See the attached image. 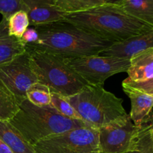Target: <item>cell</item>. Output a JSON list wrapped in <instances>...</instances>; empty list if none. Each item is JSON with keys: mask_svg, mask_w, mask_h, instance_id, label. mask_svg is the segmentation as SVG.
Here are the masks:
<instances>
[{"mask_svg": "<svg viewBox=\"0 0 153 153\" xmlns=\"http://www.w3.org/2000/svg\"><path fill=\"white\" fill-rule=\"evenodd\" d=\"M9 122L33 146L50 136L89 126L84 121L62 116L51 105H34L27 99L19 104V110Z\"/></svg>", "mask_w": 153, "mask_h": 153, "instance_id": "obj_3", "label": "cell"}, {"mask_svg": "<svg viewBox=\"0 0 153 153\" xmlns=\"http://www.w3.org/2000/svg\"><path fill=\"white\" fill-rule=\"evenodd\" d=\"M26 49L37 82L48 87L51 92L68 97L89 85L71 68L67 58L43 51Z\"/></svg>", "mask_w": 153, "mask_h": 153, "instance_id": "obj_4", "label": "cell"}, {"mask_svg": "<svg viewBox=\"0 0 153 153\" xmlns=\"http://www.w3.org/2000/svg\"><path fill=\"white\" fill-rule=\"evenodd\" d=\"M124 0H109V3H112V4H121Z\"/></svg>", "mask_w": 153, "mask_h": 153, "instance_id": "obj_28", "label": "cell"}, {"mask_svg": "<svg viewBox=\"0 0 153 153\" xmlns=\"http://www.w3.org/2000/svg\"><path fill=\"white\" fill-rule=\"evenodd\" d=\"M67 63L89 85L102 86L106 79L115 74L127 72L130 60L96 55L67 58Z\"/></svg>", "mask_w": 153, "mask_h": 153, "instance_id": "obj_7", "label": "cell"}, {"mask_svg": "<svg viewBox=\"0 0 153 153\" xmlns=\"http://www.w3.org/2000/svg\"><path fill=\"white\" fill-rule=\"evenodd\" d=\"M34 27L39 34L38 40L27 45L26 49L50 52L64 58L100 55L113 44L66 20Z\"/></svg>", "mask_w": 153, "mask_h": 153, "instance_id": "obj_1", "label": "cell"}, {"mask_svg": "<svg viewBox=\"0 0 153 153\" xmlns=\"http://www.w3.org/2000/svg\"><path fill=\"white\" fill-rule=\"evenodd\" d=\"M123 89L131 101L130 117L136 127H140L152 114L153 96L123 85Z\"/></svg>", "mask_w": 153, "mask_h": 153, "instance_id": "obj_12", "label": "cell"}, {"mask_svg": "<svg viewBox=\"0 0 153 153\" xmlns=\"http://www.w3.org/2000/svg\"><path fill=\"white\" fill-rule=\"evenodd\" d=\"M26 99L34 105H50L51 91L48 87L37 82L27 91Z\"/></svg>", "mask_w": 153, "mask_h": 153, "instance_id": "obj_21", "label": "cell"}, {"mask_svg": "<svg viewBox=\"0 0 153 153\" xmlns=\"http://www.w3.org/2000/svg\"><path fill=\"white\" fill-rule=\"evenodd\" d=\"M0 80L13 93L19 104L26 99L27 91L37 83L30 65L27 49L23 54L0 67Z\"/></svg>", "mask_w": 153, "mask_h": 153, "instance_id": "obj_8", "label": "cell"}, {"mask_svg": "<svg viewBox=\"0 0 153 153\" xmlns=\"http://www.w3.org/2000/svg\"><path fill=\"white\" fill-rule=\"evenodd\" d=\"M38 38L39 34L37 32V29L35 28V27L31 26L28 27V29L22 34L20 40L22 42V43H24L25 46H27V45L36 43L38 40Z\"/></svg>", "mask_w": 153, "mask_h": 153, "instance_id": "obj_25", "label": "cell"}, {"mask_svg": "<svg viewBox=\"0 0 153 153\" xmlns=\"http://www.w3.org/2000/svg\"><path fill=\"white\" fill-rule=\"evenodd\" d=\"M19 10H22L21 0H0V13L2 17L7 19Z\"/></svg>", "mask_w": 153, "mask_h": 153, "instance_id": "obj_23", "label": "cell"}, {"mask_svg": "<svg viewBox=\"0 0 153 153\" xmlns=\"http://www.w3.org/2000/svg\"><path fill=\"white\" fill-rule=\"evenodd\" d=\"M142 125L146 127V130L148 131L149 134L153 139V114H151L149 117L146 120L144 123Z\"/></svg>", "mask_w": 153, "mask_h": 153, "instance_id": "obj_26", "label": "cell"}, {"mask_svg": "<svg viewBox=\"0 0 153 153\" xmlns=\"http://www.w3.org/2000/svg\"><path fill=\"white\" fill-rule=\"evenodd\" d=\"M51 106L55 109L60 114L65 117L73 120H82L80 116L73 107L66 97L61 94L51 92Z\"/></svg>", "mask_w": 153, "mask_h": 153, "instance_id": "obj_22", "label": "cell"}, {"mask_svg": "<svg viewBox=\"0 0 153 153\" xmlns=\"http://www.w3.org/2000/svg\"><path fill=\"white\" fill-rule=\"evenodd\" d=\"M22 10L28 14L30 26L45 25L65 19V13L60 11L54 0H21Z\"/></svg>", "mask_w": 153, "mask_h": 153, "instance_id": "obj_10", "label": "cell"}, {"mask_svg": "<svg viewBox=\"0 0 153 153\" xmlns=\"http://www.w3.org/2000/svg\"><path fill=\"white\" fill-rule=\"evenodd\" d=\"M122 84L153 96V77L149 80L140 82H133L126 79L123 82Z\"/></svg>", "mask_w": 153, "mask_h": 153, "instance_id": "obj_24", "label": "cell"}, {"mask_svg": "<svg viewBox=\"0 0 153 153\" xmlns=\"http://www.w3.org/2000/svg\"><path fill=\"white\" fill-rule=\"evenodd\" d=\"M120 4L126 13L153 27V0H124Z\"/></svg>", "mask_w": 153, "mask_h": 153, "instance_id": "obj_16", "label": "cell"}, {"mask_svg": "<svg viewBox=\"0 0 153 153\" xmlns=\"http://www.w3.org/2000/svg\"><path fill=\"white\" fill-rule=\"evenodd\" d=\"M9 34L12 37L20 39L30 26V21L28 14L23 10L15 12L7 19Z\"/></svg>", "mask_w": 153, "mask_h": 153, "instance_id": "obj_20", "label": "cell"}, {"mask_svg": "<svg viewBox=\"0 0 153 153\" xmlns=\"http://www.w3.org/2000/svg\"><path fill=\"white\" fill-rule=\"evenodd\" d=\"M64 20L113 43L153 30V27L126 13L120 4L112 3L68 13Z\"/></svg>", "mask_w": 153, "mask_h": 153, "instance_id": "obj_2", "label": "cell"}, {"mask_svg": "<svg viewBox=\"0 0 153 153\" xmlns=\"http://www.w3.org/2000/svg\"><path fill=\"white\" fill-rule=\"evenodd\" d=\"M137 127L129 114L98 128L100 153H128Z\"/></svg>", "mask_w": 153, "mask_h": 153, "instance_id": "obj_9", "label": "cell"}, {"mask_svg": "<svg viewBox=\"0 0 153 153\" xmlns=\"http://www.w3.org/2000/svg\"><path fill=\"white\" fill-rule=\"evenodd\" d=\"M54 1L57 8L65 14L85 11L109 3V0H54Z\"/></svg>", "mask_w": 153, "mask_h": 153, "instance_id": "obj_18", "label": "cell"}, {"mask_svg": "<svg viewBox=\"0 0 153 153\" xmlns=\"http://www.w3.org/2000/svg\"><path fill=\"white\" fill-rule=\"evenodd\" d=\"M67 98L81 120L96 129L127 115L122 99L102 86L88 85Z\"/></svg>", "mask_w": 153, "mask_h": 153, "instance_id": "obj_5", "label": "cell"}, {"mask_svg": "<svg viewBox=\"0 0 153 153\" xmlns=\"http://www.w3.org/2000/svg\"><path fill=\"white\" fill-rule=\"evenodd\" d=\"M0 153H13L11 149L4 143L1 140H0Z\"/></svg>", "mask_w": 153, "mask_h": 153, "instance_id": "obj_27", "label": "cell"}, {"mask_svg": "<svg viewBox=\"0 0 153 153\" xmlns=\"http://www.w3.org/2000/svg\"><path fill=\"white\" fill-rule=\"evenodd\" d=\"M0 140L13 153H35L34 146L28 143L8 121L0 120Z\"/></svg>", "mask_w": 153, "mask_h": 153, "instance_id": "obj_15", "label": "cell"}, {"mask_svg": "<svg viewBox=\"0 0 153 153\" xmlns=\"http://www.w3.org/2000/svg\"><path fill=\"white\" fill-rule=\"evenodd\" d=\"M127 79L133 82H145L153 77V48L141 51L130 58Z\"/></svg>", "mask_w": 153, "mask_h": 153, "instance_id": "obj_13", "label": "cell"}, {"mask_svg": "<svg viewBox=\"0 0 153 153\" xmlns=\"http://www.w3.org/2000/svg\"><path fill=\"white\" fill-rule=\"evenodd\" d=\"M19 110V103L13 93L0 80V120L10 121Z\"/></svg>", "mask_w": 153, "mask_h": 153, "instance_id": "obj_17", "label": "cell"}, {"mask_svg": "<svg viewBox=\"0 0 153 153\" xmlns=\"http://www.w3.org/2000/svg\"><path fill=\"white\" fill-rule=\"evenodd\" d=\"M128 153H153V139L143 125L137 127Z\"/></svg>", "mask_w": 153, "mask_h": 153, "instance_id": "obj_19", "label": "cell"}, {"mask_svg": "<svg viewBox=\"0 0 153 153\" xmlns=\"http://www.w3.org/2000/svg\"><path fill=\"white\" fill-rule=\"evenodd\" d=\"M149 48H153V30L124 41L113 43L101 53L103 56L130 60L132 55Z\"/></svg>", "mask_w": 153, "mask_h": 153, "instance_id": "obj_11", "label": "cell"}, {"mask_svg": "<svg viewBox=\"0 0 153 153\" xmlns=\"http://www.w3.org/2000/svg\"><path fill=\"white\" fill-rule=\"evenodd\" d=\"M35 153H100L98 130L90 126L50 136L34 145Z\"/></svg>", "mask_w": 153, "mask_h": 153, "instance_id": "obj_6", "label": "cell"}, {"mask_svg": "<svg viewBox=\"0 0 153 153\" xmlns=\"http://www.w3.org/2000/svg\"><path fill=\"white\" fill-rule=\"evenodd\" d=\"M26 51V46L20 39L9 34L7 19L2 17L0 22V67L7 64Z\"/></svg>", "mask_w": 153, "mask_h": 153, "instance_id": "obj_14", "label": "cell"}]
</instances>
